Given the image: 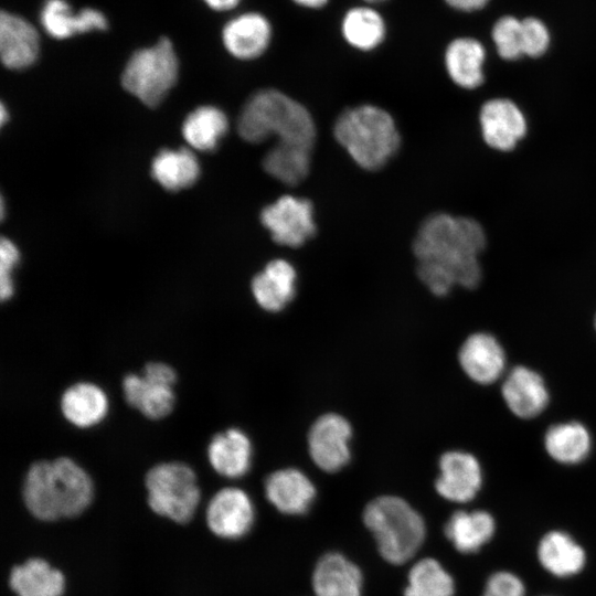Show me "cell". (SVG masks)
<instances>
[{
	"mask_svg": "<svg viewBox=\"0 0 596 596\" xmlns=\"http://www.w3.org/2000/svg\"><path fill=\"white\" fill-rule=\"evenodd\" d=\"M9 584L17 596H62L65 577L47 561L32 557L12 567Z\"/></svg>",
	"mask_w": 596,
	"mask_h": 596,
	"instance_id": "d4e9b609",
	"label": "cell"
},
{
	"mask_svg": "<svg viewBox=\"0 0 596 596\" xmlns=\"http://www.w3.org/2000/svg\"><path fill=\"white\" fill-rule=\"evenodd\" d=\"M333 134L354 162L369 171L383 168L401 145L393 117L369 104L343 110L336 119Z\"/></svg>",
	"mask_w": 596,
	"mask_h": 596,
	"instance_id": "277c9868",
	"label": "cell"
},
{
	"mask_svg": "<svg viewBox=\"0 0 596 596\" xmlns=\"http://www.w3.org/2000/svg\"><path fill=\"white\" fill-rule=\"evenodd\" d=\"M477 123L483 145L499 153L517 150L530 130L529 119L522 107L505 96L485 99L478 108Z\"/></svg>",
	"mask_w": 596,
	"mask_h": 596,
	"instance_id": "ba28073f",
	"label": "cell"
},
{
	"mask_svg": "<svg viewBox=\"0 0 596 596\" xmlns=\"http://www.w3.org/2000/svg\"><path fill=\"white\" fill-rule=\"evenodd\" d=\"M594 329H595V332H596V312H595V317H594Z\"/></svg>",
	"mask_w": 596,
	"mask_h": 596,
	"instance_id": "7bdbcfd3",
	"label": "cell"
},
{
	"mask_svg": "<svg viewBox=\"0 0 596 596\" xmlns=\"http://www.w3.org/2000/svg\"><path fill=\"white\" fill-rule=\"evenodd\" d=\"M296 278V270L289 262H269L252 280L256 302L267 311H280L295 296Z\"/></svg>",
	"mask_w": 596,
	"mask_h": 596,
	"instance_id": "7402d4cb",
	"label": "cell"
},
{
	"mask_svg": "<svg viewBox=\"0 0 596 596\" xmlns=\"http://www.w3.org/2000/svg\"><path fill=\"white\" fill-rule=\"evenodd\" d=\"M382 15L371 7H354L347 11L341 23L344 40L353 47L370 51L379 46L385 36Z\"/></svg>",
	"mask_w": 596,
	"mask_h": 596,
	"instance_id": "4dcf8cb0",
	"label": "cell"
},
{
	"mask_svg": "<svg viewBox=\"0 0 596 596\" xmlns=\"http://www.w3.org/2000/svg\"><path fill=\"white\" fill-rule=\"evenodd\" d=\"M352 429L341 415L329 413L312 424L308 434V449L313 462L327 472H336L350 460Z\"/></svg>",
	"mask_w": 596,
	"mask_h": 596,
	"instance_id": "5bb4252c",
	"label": "cell"
},
{
	"mask_svg": "<svg viewBox=\"0 0 596 596\" xmlns=\"http://www.w3.org/2000/svg\"><path fill=\"white\" fill-rule=\"evenodd\" d=\"M0 114H1V116H0V120H1V124L3 125V124H4V121H6V120H7V118H8V115H7V111H6V108H4V106H3V105L1 106V110H0Z\"/></svg>",
	"mask_w": 596,
	"mask_h": 596,
	"instance_id": "60d3db41",
	"label": "cell"
},
{
	"mask_svg": "<svg viewBox=\"0 0 596 596\" xmlns=\"http://www.w3.org/2000/svg\"><path fill=\"white\" fill-rule=\"evenodd\" d=\"M365 2L368 3H380V2H383V1H386V0H364Z\"/></svg>",
	"mask_w": 596,
	"mask_h": 596,
	"instance_id": "b9f144b4",
	"label": "cell"
},
{
	"mask_svg": "<svg viewBox=\"0 0 596 596\" xmlns=\"http://www.w3.org/2000/svg\"><path fill=\"white\" fill-rule=\"evenodd\" d=\"M458 362L467 377L480 385L501 382L509 370L502 343L487 331L473 332L465 339L458 351Z\"/></svg>",
	"mask_w": 596,
	"mask_h": 596,
	"instance_id": "8fae6325",
	"label": "cell"
},
{
	"mask_svg": "<svg viewBox=\"0 0 596 596\" xmlns=\"http://www.w3.org/2000/svg\"><path fill=\"white\" fill-rule=\"evenodd\" d=\"M240 136L259 143L270 137L277 142L313 148L317 131L309 110L299 102L274 88L254 93L245 103L237 120Z\"/></svg>",
	"mask_w": 596,
	"mask_h": 596,
	"instance_id": "3957f363",
	"label": "cell"
},
{
	"mask_svg": "<svg viewBox=\"0 0 596 596\" xmlns=\"http://www.w3.org/2000/svg\"><path fill=\"white\" fill-rule=\"evenodd\" d=\"M450 7L461 11H473L486 6L488 0H445Z\"/></svg>",
	"mask_w": 596,
	"mask_h": 596,
	"instance_id": "74e56055",
	"label": "cell"
},
{
	"mask_svg": "<svg viewBox=\"0 0 596 596\" xmlns=\"http://www.w3.org/2000/svg\"><path fill=\"white\" fill-rule=\"evenodd\" d=\"M538 560L551 575L566 578L577 575L586 564V552L568 533L553 530L539 542Z\"/></svg>",
	"mask_w": 596,
	"mask_h": 596,
	"instance_id": "44dd1931",
	"label": "cell"
},
{
	"mask_svg": "<svg viewBox=\"0 0 596 596\" xmlns=\"http://www.w3.org/2000/svg\"><path fill=\"white\" fill-rule=\"evenodd\" d=\"M295 3L301 7L319 9L327 4L328 0H292Z\"/></svg>",
	"mask_w": 596,
	"mask_h": 596,
	"instance_id": "ab89813d",
	"label": "cell"
},
{
	"mask_svg": "<svg viewBox=\"0 0 596 596\" xmlns=\"http://www.w3.org/2000/svg\"><path fill=\"white\" fill-rule=\"evenodd\" d=\"M262 224L284 246L299 247L316 234L313 206L307 199L283 195L260 212Z\"/></svg>",
	"mask_w": 596,
	"mask_h": 596,
	"instance_id": "30bf717a",
	"label": "cell"
},
{
	"mask_svg": "<svg viewBox=\"0 0 596 596\" xmlns=\"http://www.w3.org/2000/svg\"><path fill=\"white\" fill-rule=\"evenodd\" d=\"M492 39L502 60L515 61L523 56L522 21L509 15L501 18L493 26Z\"/></svg>",
	"mask_w": 596,
	"mask_h": 596,
	"instance_id": "836d02e7",
	"label": "cell"
},
{
	"mask_svg": "<svg viewBox=\"0 0 596 596\" xmlns=\"http://www.w3.org/2000/svg\"><path fill=\"white\" fill-rule=\"evenodd\" d=\"M254 505L242 489L219 490L206 507V524L219 538L235 540L244 536L254 522Z\"/></svg>",
	"mask_w": 596,
	"mask_h": 596,
	"instance_id": "9a60e30c",
	"label": "cell"
},
{
	"mask_svg": "<svg viewBox=\"0 0 596 596\" xmlns=\"http://www.w3.org/2000/svg\"><path fill=\"white\" fill-rule=\"evenodd\" d=\"M488 234L470 215L434 212L419 225L413 252L417 276L435 296H447L456 286L476 289L485 277L482 257Z\"/></svg>",
	"mask_w": 596,
	"mask_h": 596,
	"instance_id": "6da1fadb",
	"label": "cell"
},
{
	"mask_svg": "<svg viewBox=\"0 0 596 596\" xmlns=\"http://www.w3.org/2000/svg\"><path fill=\"white\" fill-rule=\"evenodd\" d=\"M523 56L540 57L550 44V34L546 26L535 18L522 20Z\"/></svg>",
	"mask_w": 596,
	"mask_h": 596,
	"instance_id": "e575fe53",
	"label": "cell"
},
{
	"mask_svg": "<svg viewBox=\"0 0 596 596\" xmlns=\"http://www.w3.org/2000/svg\"><path fill=\"white\" fill-rule=\"evenodd\" d=\"M151 174L166 190L179 191L198 180L200 166L194 153L188 148L164 149L153 159Z\"/></svg>",
	"mask_w": 596,
	"mask_h": 596,
	"instance_id": "f1b7e54d",
	"label": "cell"
},
{
	"mask_svg": "<svg viewBox=\"0 0 596 596\" xmlns=\"http://www.w3.org/2000/svg\"><path fill=\"white\" fill-rule=\"evenodd\" d=\"M265 493L268 501L281 513L302 514L315 500L316 489L302 471L286 468L267 477Z\"/></svg>",
	"mask_w": 596,
	"mask_h": 596,
	"instance_id": "d6986e66",
	"label": "cell"
},
{
	"mask_svg": "<svg viewBox=\"0 0 596 596\" xmlns=\"http://www.w3.org/2000/svg\"><path fill=\"white\" fill-rule=\"evenodd\" d=\"M204 2L216 11H227L235 8L240 0H204Z\"/></svg>",
	"mask_w": 596,
	"mask_h": 596,
	"instance_id": "f35d334b",
	"label": "cell"
},
{
	"mask_svg": "<svg viewBox=\"0 0 596 596\" xmlns=\"http://www.w3.org/2000/svg\"><path fill=\"white\" fill-rule=\"evenodd\" d=\"M436 491L444 499L467 503L476 498L483 482L479 459L471 453L454 449L444 453L438 461Z\"/></svg>",
	"mask_w": 596,
	"mask_h": 596,
	"instance_id": "4fadbf2b",
	"label": "cell"
},
{
	"mask_svg": "<svg viewBox=\"0 0 596 596\" xmlns=\"http://www.w3.org/2000/svg\"><path fill=\"white\" fill-rule=\"evenodd\" d=\"M40 39L38 31L25 19L2 11L0 14V55L10 70H23L38 58Z\"/></svg>",
	"mask_w": 596,
	"mask_h": 596,
	"instance_id": "2e32d148",
	"label": "cell"
},
{
	"mask_svg": "<svg viewBox=\"0 0 596 596\" xmlns=\"http://www.w3.org/2000/svg\"><path fill=\"white\" fill-rule=\"evenodd\" d=\"M61 409L70 423L86 428L104 419L108 411V400L99 386L81 382L65 390L61 398Z\"/></svg>",
	"mask_w": 596,
	"mask_h": 596,
	"instance_id": "83f0119b",
	"label": "cell"
},
{
	"mask_svg": "<svg viewBox=\"0 0 596 596\" xmlns=\"http://www.w3.org/2000/svg\"><path fill=\"white\" fill-rule=\"evenodd\" d=\"M483 45L470 38L451 41L445 51V67L453 83L465 89L475 91L483 85Z\"/></svg>",
	"mask_w": 596,
	"mask_h": 596,
	"instance_id": "cb8c5ba5",
	"label": "cell"
},
{
	"mask_svg": "<svg viewBox=\"0 0 596 596\" xmlns=\"http://www.w3.org/2000/svg\"><path fill=\"white\" fill-rule=\"evenodd\" d=\"M145 486L150 509L177 523L190 521L201 493L195 472L182 462H162L146 475Z\"/></svg>",
	"mask_w": 596,
	"mask_h": 596,
	"instance_id": "8992f818",
	"label": "cell"
},
{
	"mask_svg": "<svg viewBox=\"0 0 596 596\" xmlns=\"http://www.w3.org/2000/svg\"><path fill=\"white\" fill-rule=\"evenodd\" d=\"M543 447L549 457L564 466L584 462L593 450L589 428L579 421H563L547 427Z\"/></svg>",
	"mask_w": 596,
	"mask_h": 596,
	"instance_id": "ac0fdd59",
	"label": "cell"
},
{
	"mask_svg": "<svg viewBox=\"0 0 596 596\" xmlns=\"http://www.w3.org/2000/svg\"><path fill=\"white\" fill-rule=\"evenodd\" d=\"M207 457L213 469L221 476H244L252 461V444L247 435L237 428L216 434L207 447Z\"/></svg>",
	"mask_w": 596,
	"mask_h": 596,
	"instance_id": "4316f807",
	"label": "cell"
},
{
	"mask_svg": "<svg viewBox=\"0 0 596 596\" xmlns=\"http://www.w3.org/2000/svg\"><path fill=\"white\" fill-rule=\"evenodd\" d=\"M312 587L317 596H361L362 574L342 554L328 553L315 567Z\"/></svg>",
	"mask_w": 596,
	"mask_h": 596,
	"instance_id": "ffe728a7",
	"label": "cell"
},
{
	"mask_svg": "<svg viewBox=\"0 0 596 596\" xmlns=\"http://www.w3.org/2000/svg\"><path fill=\"white\" fill-rule=\"evenodd\" d=\"M500 383L502 401L518 418H535L549 406L550 390L544 377L528 365L509 369Z\"/></svg>",
	"mask_w": 596,
	"mask_h": 596,
	"instance_id": "7c38bea8",
	"label": "cell"
},
{
	"mask_svg": "<svg viewBox=\"0 0 596 596\" xmlns=\"http://www.w3.org/2000/svg\"><path fill=\"white\" fill-rule=\"evenodd\" d=\"M444 532L454 547L465 554L477 553L493 538L496 521L485 510L454 512L445 524Z\"/></svg>",
	"mask_w": 596,
	"mask_h": 596,
	"instance_id": "484cf974",
	"label": "cell"
},
{
	"mask_svg": "<svg viewBox=\"0 0 596 596\" xmlns=\"http://www.w3.org/2000/svg\"><path fill=\"white\" fill-rule=\"evenodd\" d=\"M363 521L373 533L380 554L392 564L412 558L425 539L422 515L398 497L372 500L364 509Z\"/></svg>",
	"mask_w": 596,
	"mask_h": 596,
	"instance_id": "5b68a950",
	"label": "cell"
},
{
	"mask_svg": "<svg viewBox=\"0 0 596 596\" xmlns=\"http://www.w3.org/2000/svg\"><path fill=\"white\" fill-rule=\"evenodd\" d=\"M40 19L46 33L60 40L107 29V19L100 11L85 8L75 14L65 0H46Z\"/></svg>",
	"mask_w": 596,
	"mask_h": 596,
	"instance_id": "603a6c76",
	"label": "cell"
},
{
	"mask_svg": "<svg viewBox=\"0 0 596 596\" xmlns=\"http://www.w3.org/2000/svg\"><path fill=\"white\" fill-rule=\"evenodd\" d=\"M272 38L269 21L258 12H246L230 20L222 31L225 49L234 57L252 60L260 56Z\"/></svg>",
	"mask_w": 596,
	"mask_h": 596,
	"instance_id": "e0dca14e",
	"label": "cell"
},
{
	"mask_svg": "<svg viewBox=\"0 0 596 596\" xmlns=\"http://www.w3.org/2000/svg\"><path fill=\"white\" fill-rule=\"evenodd\" d=\"M22 496L33 517L56 521L86 510L93 500L94 487L79 465L67 457H60L36 461L29 468Z\"/></svg>",
	"mask_w": 596,
	"mask_h": 596,
	"instance_id": "7a4b0ae2",
	"label": "cell"
},
{
	"mask_svg": "<svg viewBox=\"0 0 596 596\" xmlns=\"http://www.w3.org/2000/svg\"><path fill=\"white\" fill-rule=\"evenodd\" d=\"M19 260V251L8 238L0 242V297L8 300L13 295L12 272Z\"/></svg>",
	"mask_w": 596,
	"mask_h": 596,
	"instance_id": "8d00e7d4",
	"label": "cell"
},
{
	"mask_svg": "<svg viewBox=\"0 0 596 596\" xmlns=\"http://www.w3.org/2000/svg\"><path fill=\"white\" fill-rule=\"evenodd\" d=\"M455 583L441 564L430 557L415 563L404 596H454Z\"/></svg>",
	"mask_w": 596,
	"mask_h": 596,
	"instance_id": "d6a6232c",
	"label": "cell"
},
{
	"mask_svg": "<svg viewBox=\"0 0 596 596\" xmlns=\"http://www.w3.org/2000/svg\"><path fill=\"white\" fill-rule=\"evenodd\" d=\"M178 58L171 41L160 39L155 45L135 52L123 72L124 88L149 107L157 106L178 78Z\"/></svg>",
	"mask_w": 596,
	"mask_h": 596,
	"instance_id": "52a82bcc",
	"label": "cell"
},
{
	"mask_svg": "<svg viewBox=\"0 0 596 596\" xmlns=\"http://www.w3.org/2000/svg\"><path fill=\"white\" fill-rule=\"evenodd\" d=\"M481 596H525V586L515 574L498 571L488 577Z\"/></svg>",
	"mask_w": 596,
	"mask_h": 596,
	"instance_id": "d590c367",
	"label": "cell"
},
{
	"mask_svg": "<svg viewBox=\"0 0 596 596\" xmlns=\"http://www.w3.org/2000/svg\"><path fill=\"white\" fill-rule=\"evenodd\" d=\"M227 126V118L221 109L214 106H202L185 118L182 134L194 149L211 151L225 135Z\"/></svg>",
	"mask_w": 596,
	"mask_h": 596,
	"instance_id": "1f68e13d",
	"label": "cell"
},
{
	"mask_svg": "<svg viewBox=\"0 0 596 596\" xmlns=\"http://www.w3.org/2000/svg\"><path fill=\"white\" fill-rule=\"evenodd\" d=\"M175 371L162 362H150L143 373L128 374L123 381L124 395L129 405L146 417L159 419L167 416L174 405L173 384Z\"/></svg>",
	"mask_w": 596,
	"mask_h": 596,
	"instance_id": "9c48e42d",
	"label": "cell"
},
{
	"mask_svg": "<svg viewBox=\"0 0 596 596\" xmlns=\"http://www.w3.org/2000/svg\"><path fill=\"white\" fill-rule=\"evenodd\" d=\"M310 164L311 149L284 142H276L263 159L264 170L287 185L304 181L309 174Z\"/></svg>",
	"mask_w": 596,
	"mask_h": 596,
	"instance_id": "f546056e",
	"label": "cell"
}]
</instances>
